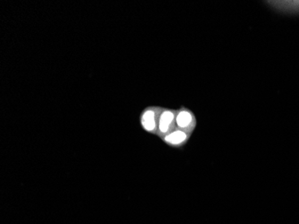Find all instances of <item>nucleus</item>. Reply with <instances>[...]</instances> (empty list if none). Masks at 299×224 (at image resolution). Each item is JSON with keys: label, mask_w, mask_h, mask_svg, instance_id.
I'll return each instance as SVG.
<instances>
[{"label": "nucleus", "mask_w": 299, "mask_h": 224, "mask_svg": "<svg viewBox=\"0 0 299 224\" xmlns=\"http://www.w3.org/2000/svg\"><path fill=\"white\" fill-rule=\"evenodd\" d=\"M178 109L173 108H163L160 121H159V129L157 137L162 139V137H165L168 134L171 133L177 129L176 126V116H177Z\"/></svg>", "instance_id": "nucleus-3"}, {"label": "nucleus", "mask_w": 299, "mask_h": 224, "mask_svg": "<svg viewBox=\"0 0 299 224\" xmlns=\"http://www.w3.org/2000/svg\"><path fill=\"white\" fill-rule=\"evenodd\" d=\"M163 108L160 106H149L141 111L139 120L141 128L145 132L157 136L159 121Z\"/></svg>", "instance_id": "nucleus-1"}, {"label": "nucleus", "mask_w": 299, "mask_h": 224, "mask_svg": "<svg viewBox=\"0 0 299 224\" xmlns=\"http://www.w3.org/2000/svg\"><path fill=\"white\" fill-rule=\"evenodd\" d=\"M192 135L185 132L180 129H175L171 133L168 134L165 137L162 138V141L166 144L167 146H171L173 148H181L187 145Z\"/></svg>", "instance_id": "nucleus-4"}, {"label": "nucleus", "mask_w": 299, "mask_h": 224, "mask_svg": "<svg viewBox=\"0 0 299 224\" xmlns=\"http://www.w3.org/2000/svg\"><path fill=\"white\" fill-rule=\"evenodd\" d=\"M176 126L177 129L183 130L187 133H194L197 126V121L195 113L186 107H181L177 111L176 116Z\"/></svg>", "instance_id": "nucleus-2"}]
</instances>
